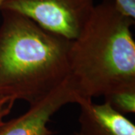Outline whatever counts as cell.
Segmentation results:
<instances>
[{
	"label": "cell",
	"instance_id": "obj_7",
	"mask_svg": "<svg viewBox=\"0 0 135 135\" xmlns=\"http://www.w3.org/2000/svg\"><path fill=\"white\" fill-rule=\"evenodd\" d=\"M115 2L122 14L135 19V0H115Z\"/></svg>",
	"mask_w": 135,
	"mask_h": 135
},
{
	"label": "cell",
	"instance_id": "obj_10",
	"mask_svg": "<svg viewBox=\"0 0 135 135\" xmlns=\"http://www.w3.org/2000/svg\"><path fill=\"white\" fill-rule=\"evenodd\" d=\"M72 135H82L80 132H76V133H74V134H73Z\"/></svg>",
	"mask_w": 135,
	"mask_h": 135
},
{
	"label": "cell",
	"instance_id": "obj_3",
	"mask_svg": "<svg viewBox=\"0 0 135 135\" xmlns=\"http://www.w3.org/2000/svg\"><path fill=\"white\" fill-rule=\"evenodd\" d=\"M95 5L94 0H5L0 10L16 11L43 29L73 41Z\"/></svg>",
	"mask_w": 135,
	"mask_h": 135
},
{
	"label": "cell",
	"instance_id": "obj_4",
	"mask_svg": "<svg viewBox=\"0 0 135 135\" xmlns=\"http://www.w3.org/2000/svg\"><path fill=\"white\" fill-rule=\"evenodd\" d=\"M68 104H78L68 78L41 100L29 105L22 115L4 122L0 135H53L47 126L51 117Z\"/></svg>",
	"mask_w": 135,
	"mask_h": 135
},
{
	"label": "cell",
	"instance_id": "obj_5",
	"mask_svg": "<svg viewBox=\"0 0 135 135\" xmlns=\"http://www.w3.org/2000/svg\"><path fill=\"white\" fill-rule=\"evenodd\" d=\"M79 123L82 135H135L134 124L110 104L86 100L79 104Z\"/></svg>",
	"mask_w": 135,
	"mask_h": 135
},
{
	"label": "cell",
	"instance_id": "obj_2",
	"mask_svg": "<svg viewBox=\"0 0 135 135\" xmlns=\"http://www.w3.org/2000/svg\"><path fill=\"white\" fill-rule=\"evenodd\" d=\"M0 11V98L33 104L68 77L71 41L16 11Z\"/></svg>",
	"mask_w": 135,
	"mask_h": 135
},
{
	"label": "cell",
	"instance_id": "obj_9",
	"mask_svg": "<svg viewBox=\"0 0 135 135\" xmlns=\"http://www.w3.org/2000/svg\"><path fill=\"white\" fill-rule=\"evenodd\" d=\"M4 1H5V0H0V8H1V6L2 5V3L4 2Z\"/></svg>",
	"mask_w": 135,
	"mask_h": 135
},
{
	"label": "cell",
	"instance_id": "obj_8",
	"mask_svg": "<svg viewBox=\"0 0 135 135\" xmlns=\"http://www.w3.org/2000/svg\"><path fill=\"white\" fill-rule=\"evenodd\" d=\"M15 102L7 98H0V126L4 123V119L10 113Z\"/></svg>",
	"mask_w": 135,
	"mask_h": 135
},
{
	"label": "cell",
	"instance_id": "obj_1",
	"mask_svg": "<svg viewBox=\"0 0 135 135\" xmlns=\"http://www.w3.org/2000/svg\"><path fill=\"white\" fill-rule=\"evenodd\" d=\"M134 19L122 14L115 0L95 5L69 50L68 80L78 104L135 89Z\"/></svg>",
	"mask_w": 135,
	"mask_h": 135
},
{
	"label": "cell",
	"instance_id": "obj_6",
	"mask_svg": "<svg viewBox=\"0 0 135 135\" xmlns=\"http://www.w3.org/2000/svg\"><path fill=\"white\" fill-rule=\"evenodd\" d=\"M104 99L116 110L122 114L135 113V89L116 92Z\"/></svg>",
	"mask_w": 135,
	"mask_h": 135
}]
</instances>
